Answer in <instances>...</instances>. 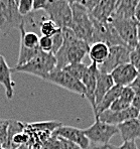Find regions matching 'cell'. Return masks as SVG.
Returning <instances> with one entry per match:
<instances>
[{"instance_id": "1", "label": "cell", "mask_w": 140, "mask_h": 149, "mask_svg": "<svg viewBox=\"0 0 140 149\" xmlns=\"http://www.w3.org/2000/svg\"><path fill=\"white\" fill-rule=\"evenodd\" d=\"M56 68V56L52 52H45L41 50L36 56L22 65H15L11 69L12 73H22L45 80L49 74L54 71Z\"/></svg>"}, {"instance_id": "2", "label": "cell", "mask_w": 140, "mask_h": 149, "mask_svg": "<svg viewBox=\"0 0 140 149\" xmlns=\"http://www.w3.org/2000/svg\"><path fill=\"white\" fill-rule=\"evenodd\" d=\"M72 23L70 28L73 29L77 37L92 45L94 36V25L90 12L84 6L78 3H72Z\"/></svg>"}, {"instance_id": "3", "label": "cell", "mask_w": 140, "mask_h": 149, "mask_svg": "<svg viewBox=\"0 0 140 149\" xmlns=\"http://www.w3.org/2000/svg\"><path fill=\"white\" fill-rule=\"evenodd\" d=\"M25 24V17L18 11L14 0H1L0 2V29L6 36L14 28H20Z\"/></svg>"}, {"instance_id": "4", "label": "cell", "mask_w": 140, "mask_h": 149, "mask_svg": "<svg viewBox=\"0 0 140 149\" xmlns=\"http://www.w3.org/2000/svg\"><path fill=\"white\" fill-rule=\"evenodd\" d=\"M110 22L119 34L120 38L123 40L127 47L134 49L138 45L137 38V21L134 18H124V17L112 15Z\"/></svg>"}, {"instance_id": "5", "label": "cell", "mask_w": 140, "mask_h": 149, "mask_svg": "<svg viewBox=\"0 0 140 149\" xmlns=\"http://www.w3.org/2000/svg\"><path fill=\"white\" fill-rule=\"evenodd\" d=\"M51 20L54 21L60 28L70 27L72 23L71 3L64 0H49L47 5L43 10Z\"/></svg>"}, {"instance_id": "6", "label": "cell", "mask_w": 140, "mask_h": 149, "mask_svg": "<svg viewBox=\"0 0 140 149\" xmlns=\"http://www.w3.org/2000/svg\"><path fill=\"white\" fill-rule=\"evenodd\" d=\"M94 25V36L92 45L95 42H104L109 47L114 45H126L120 38L114 26L110 22V20L99 21L92 17Z\"/></svg>"}, {"instance_id": "7", "label": "cell", "mask_w": 140, "mask_h": 149, "mask_svg": "<svg viewBox=\"0 0 140 149\" xmlns=\"http://www.w3.org/2000/svg\"><path fill=\"white\" fill-rule=\"evenodd\" d=\"M43 81L49 82L51 84L56 85V86L65 89L70 92H73L78 95H81L85 97L86 95V90L83 85V83L80 80L76 79L72 74H70L64 69L62 70H54L51 74L47 76V78Z\"/></svg>"}, {"instance_id": "8", "label": "cell", "mask_w": 140, "mask_h": 149, "mask_svg": "<svg viewBox=\"0 0 140 149\" xmlns=\"http://www.w3.org/2000/svg\"><path fill=\"white\" fill-rule=\"evenodd\" d=\"M90 141L95 144H108L111 138L119 133L116 125L107 124L96 119L93 125L84 130Z\"/></svg>"}, {"instance_id": "9", "label": "cell", "mask_w": 140, "mask_h": 149, "mask_svg": "<svg viewBox=\"0 0 140 149\" xmlns=\"http://www.w3.org/2000/svg\"><path fill=\"white\" fill-rule=\"evenodd\" d=\"M131 49L127 45H114L109 49V56L102 65H98L100 72L110 74L117 67L130 63Z\"/></svg>"}, {"instance_id": "10", "label": "cell", "mask_w": 140, "mask_h": 149, "mask_svg": "<svg viewBox=\"0 0 140 149\" xmlns=\"http://www.w3.org/2000/svg\"><path fill=\"white\" fill-rule=\"evenodd\" d=\"M52 135L74 142V143L78 144V145L80 146V147H82L83 149L89 148L90 140L88 139V137L86 136L84 130H82V129H79V128L72 127V126H65V125H62V126L59 127L56 130H54Z\"/></svg>"}, {"instance_id": "11", "label": "cell", "mask_w": 140, "mask_h": 149, "mask_svg": "<svg viewBox=\"0 0 140 149\" xmlns=\"http://www.w3.org/2000/svg\"><path fill=\"white\" fill-rule=\"evenodd\" d=\"M139 115V112L132 106L128 108L127 110L124 111H112V110H106L102 113H100L95 119H99L100 121L104 122L107 124L111 125H119L125 121H128L130 119L137 118Z\"/></svg>"}, {"instance_id": "12", "label": "cell", "mask_w": 140, "mask_h": 149, "mask_svg": "<svg viewBox=\"0 0 140 149\" xmlns=\"http://www.w3.org/2000/svg\"><path fill=\"white\" fill-rule=\"evenodd\" d=\"M138 74L137 70L130 63L119 65L110 73L114 84L123 88L131 86Z\"/></svg>"}, {"instance_id": "13", "label": "cell", "mask_w": 140, "mask_h": 149, "mask_svg": "<svg viewBox=\"0 0 140 149\" xmlns=\"http://www.w3.org/2000/svg\"><path fill=\"white\" fill-rule=\"evenodd\" d=\"M99 73L98 65L94 63H91V65H88L86 70L84 77L82 79V83L86 90V95L85 98L90 102L93 109V112L96 109L95 105V90H96V84H97V76Z\"/></svg>"}, {"instance_id": "14", "label": "cell", "mask_w": 140, "mask_h": 149, "mask_svg": "<svg viewBox=\"0 0 140 149\" xmlns=\"http://www.w3.org/2000/svg\"><path fill=\"white\" fill-rule=\"evenodd\" d=\"M118 0H100L95 8L90 12L94 19L99 21H106L112 17L115 12Z\"/></svg>"}, {"instance_id": "15", "label": "cell", "mask_w": 140, "mask_h": 149, "mask_svg": "<svg viewBox=\"0 0 140 149\" xmlns=\"http://www.w3.org/2000/svg\"><path fill=\"white\" fill-rule=\"evenodd\" d=\"M117 128L123 139V142L135 141V139L140 138V121L138 118L130 119L117 125Z\"/></svg>"}, {"instance_id": "16", "label": "cell", "mask_w": 140, "mask_h": 149, "mask_svg": "<svg viewBox=\"0 0 140 149\" xmlns=\"http://www.w3.org/2000/svg\"><path fill=\"white\" fill-rule=\"evenodd\" d=\"M0 84L5 90L7 99H12L14 94V85L11 79V68L8 65L3 56L0 54Z\"/></svg>"}, {"instance_id": "17", "label": "cell", "mask_w": 140, "mask_h": 149, "mask_svg": "<svg viewBox=\"0 0 140 149\" xmlns=\"http://www.w3.org/2000/svg\"><path fill=\"white\" fill-rule=\"evenodd\" d=\"M114 82L110 74H105L99 71L97 76V84L95 90V105L99 104L104 98V96L109 92V90L114 86ZM96 110V109H95ZM95 112V111H94Z\"/></svg>"}, {"instance_id": "18", "label": "cell", "mask_w": 140, "mask_h": 149, "mask_svg": "<svg viewBox=\"0 0 140 149\" xmlns=\"http://www.w3.org/2000/svg\"><path fill=\"white\" fill-rule=\"evenodd\" d=\"M122 90H123V87L117 86V85H114V86L109 90L108 93L104 96L102 101L97 105V107H96V110L94 112L95 117H97L100 113L108 110V109L110 108L111 105H112L113 103L119 98V96L121 95Z\"/></svg>"}, {"instance_id": "19", "label": "cell", "mask_w": 140, "mask_h": 149, "mask_svg": "<svg viewBox=\"0 0 140 149\" xmlns=\"http://www.w3.org/2000/svg\"><path fill=\"white\" fill-rule=\"evenodd\" d=\"M134 89L132 87H124L121 92V95L119 96L117 100L111 105L109 110L112 111H124L127 110L131 107L133 98H134Z\"/></svg>"}, {"instance_id": "20", "label": "cell", "mask_w": 140, "mask_h": 149, "mask_svg": "<svg viewBox=\"0 0 140 149\" xmlns=\"http://www.w3.org/2000/svg\"><path fill=\"white\" fill-rule=\"evenodd\" d=\"M109 49L110 47L104 42H95L91 45L88 54L91 62L96 63L97 65H102L108 58Z\"/></svg>"}, {"instance_id": "21", "label": "cell", "mask_w": 140, "mask_h": 149, "mask_svg": "<svg viewBox=\"0 0 140 149\" xmlns=\"http://www.w3.org/2000/svg\"><path fill=\"white\" fill-rule=\"evenodd\" d=\"M138 1L139 0H118L113 15L124 18H134L135 8Z\"/></svg>"}, {"instance_id": "22", "label": "cell", "mask_w": 140, "mask_h": 149, "mask_svg": "<svg viewBox=\"0 0 140 149\" xmlns=\"http://www.w3.org/2000/svg\"><path fill=\"white\" fill-rule=\"evenodd\" d=\"M20 45L27 49H38L39 47V37L36 32L26 31L24 25L20 26Z\"/></svg>"}, {"instance_id": "23", "label": "cell", "mask_w": 140, "mask_h": 149, "mask_svg": "<svg viewBox=\"0 0 140 149\" xmlns=\"http://www.w3.org/2000/svg\"><path fill=\"white\" fill-rule=\"evenodd\" d=\"M41 52V49L38 47V49H27V47L20 45L19 49V56H18V61H17L16 65H22L24 63H28L30 60L36 56L39 52Z\"/></svg>"}, {"instance_id": "24", "label": "cell", "mask_w": 140, "mask_h": 149, "mask_svg": "<svg viewBox=\"0 0 140 149\" xmlns=\"http://www.w3.org/2000/svg\"><path fill=\"white\" fill-rule=\"evenodd\" d=\"M28 127L34 130H39L43 131V132H49V133H54V130L62 126L61 122L56 121H45V122H36V123H29L27 124Z\"/></svg>"}, {"instance_id": "25", "label": "cell", "mask_w": 140, "mask_h": 149, "mask_svg": "<svg viewBox=\"0 0 140 149\" xmlns=\"http://www.w3.org/2000/svg\"><path fill=\"white\" fill-rule=\"evenodd\" d=\"M87 68H88V65H85V63H70V65H68L67 67L64 68V70L82 82V79L84 77L85 73H86Z\"/></svg>"}, {"instance_id": "26", "label": "cell", "mask_w": 140, "mask_h": 149, "mask_svg": "<svg viewBox=\"0 0 140 149\" xmlns=\"http://www.w3.org/2000/svg\"><path fill=\"white\" fill-rule=\"evenodd\" d=\"M61 28L49 18L45 19V20H42L40 23V33L42 34V36L52 37Z\"/></svg>"}, {"instance_id": "27", "label": "cell", "mask_w": 140, "mask_h": 149, "mask_svg": "<svg viewBox=\"0 0 140 149\" xmlns=\"http://www.w3.org/2000/svg\"><path fill=\"white\" fill-rule=\"evenodd\" d=\"M10 120L0 118V149H8L7 137Z\"/></svg>"}, {"instance_id": "28", "label": "cell", "mask_w": 140, "mask_h": 149, "mask_svg": "<svg viewBox=\"0 0 140 149\" xmlns=\"http://www.w3.org/2000/svg\"><path fill=\"white\" fill-rule=\"evenodd\" d=\"M29 140H30V137L27 132L23 131V132L17 133V134H15L14 136L11 138V140H10V148L15 149L21 145L28 144Z\"/></svg>"}, {"instance_id": "29", "label": "cell", "mask_w": 140, "mask_h": 149, "mask_svg": "<svg viewBox=\"0 0 140 149\" xmlns=\"http://www.w3.org/2000/svg\"><path fill=\"white\" fill-rule=\"evenodd\" d=\"M17 7L20 14L26 17L33 11V0H19Z\"/></svg>"}, {"instance_id": "30", "label": "cell", "mask_w": 140, "mask_h": 149, "mask_svg": "<svg viewBox=\"0 0 140 149\" xmlns=\"http://www.w3.org/2000/svg\"><path fill=\"white\" fill-rule=\"evenodd\" d=\"M39 149H62L61 139L59 137L52 135L49 139L45 140V141L41 144Z\"/></svg>"}, {"instance_id": "31", "label": "cell", "mask_w": 140, "mask_h": 149, "mask_svg": "<svg viewBox=\"0 0 140 149\" xmlns=\"http://www.w3.org/2000/svg\"><path fill=\"white\" fill-rule=\"evenodd\" d=\"M130 63L137 70L140 74V43L131 49L130 52Z\"/></svg>"}, {"instance_id": "32", "label": "cell", "mask_w": 140, "mask_h": 149, "mask_svg": "<svg viewBox=\"0 0 140 149\" xmlns=\"http://www.w3.org/2000/svg\"><path fill=\"white\" fill-rule=\"evenodd\" d=\"M52 54L54 56V54L60 50L61 47H63V45H64V37H63V34H62V30L60 29L54 36H52Z\"/></svg>"}, {"instance_id": "33", "label": "cell", "mask_w": 140, "mask_h": 149, "mask_svg": "<svg viewBox=\"0 0 140 149\" xmlns=\"http://www.w3.org/2000/svg\"><path fill=\"white\" fill-rule=\"evenodd\" d=\"M39 49L45 52H52V39L49 36L39 37Z\"/></svg>"}, {"instance_id": "34", "label": "cell", "mask_w": 140, "mask_h": 149, "mask_svg": "<svg viewBox=\"0 0 140 149\" xmlns=\"http://www.w3.org/2000/svg\"><path fill=\"white\" fill-rule=\"evenodd\" d=\"M100 0H74V3H78L80 5L84 6L89 12H91L97 6Z\"/></svg>"}, {"instance_id": "35", "label": "cell", "mask_w": 140, "mask_h": 149, "mask_svg": "<svg viewBox=\"0 0 140 149\" xmlns=\"http://www.w3.org/2000/svg\"><path fill=\"white\" fill-rule=\"evenodd\" d=\"M60 139H61V143H62V149H83L78 144L74 143V142L69 141V140L64 139V138H60Z\"/></svg>"}, {"instance_id": "36", "label": "cell", "mask_w": 140, "mask_h": 149, "mask_svg": "<svg viewBox=\"0 0 140 149\" xmlns=\"http://www.w3.org/2000/svg\"><path fill=\"white\" fill-rule=\"evenodd\" d=\"M134 98H133L132 104L131 106L133 108H135L137 111L140 113V90L139 89H134Z\"/></svg>"}, {"instance_id": "37", "label": "cell", "mask_w": 140, "mask_h": 149, "mask_svg": "<svg viewBox=\"0 0 140 149\" xmlns=\"http://www.w3.org/2000/svg\"><path fill=\"white\" fill-rule=\"evenodd\" d=\"M49 0H33V11L45 10Z\"/></svg>"}, {"instance_id": "38", "label": "cell", "mask_w": 140, "mask_h": 149, "mask_svg": "<svg viewBox=\"0 0 140 149\" xmlns=\"http://www.w3.org/2000/svg\"><path fill=\"white\" fill-rule=\"evenodd\" d=\"M118 149H138L137 148V144L135 141H125L123 142L120 147H118Z\"/></svg>"}, {"instance_id": "39", "label": "cell", "mask_w": 140, "mask_h": 149, "mask_svg": "<svg viewBox=\"0 0 140 149\" xmlns=\"http://www.w3.org/2000/svg\"><path fill=\"white\" fill-rule=\"evenodd\" d=\"M90 149H118V147L108 143V144H97V145H94L93 147Z\"/></svg>"}, {"instance_id": "40", "label": "cell", "mask_w": 140, "mask_h": 149, "mask_svg": "<svg viewBox=\"0 0 140 149\" xmlns=\"http://www.w3.org/2000/svg\"><path fill=\"white\" fill-rule=\"evenodd\" d=\"M134 18L135 20L137 21L138 23H140V0L137 3V6L135 8V12H134Z\"/></svg>"}, {"instance_id": "41", "label": "cell", "mask_w": 140, "mask_h": 149, "mask_svg": "<svg viewBox=\"0 0 140 149\" xmlns=\"http://www.w3.org/2000/svg\"><path fill=\"white\" fill-rule=\"evenodd\" d=\"M133 89H139L140 90V74H138V76H137V78L134 80V82L131 84V86Z\"/></svg>"}, {"instance_id": "42", "label": "cell", "mask_w": 140, "mask_h": 149, "mask_svg": "<svg viewBox=\"0 0 140 149\" xmlns=\"http://www.w3.org/2000/svg\"><path fill=\"white\" fill-rule=\"evenodd\" d=\"M137 38H138V42L140 43V23H137Z\"/></svg>"}, {"instance_id": "43", "label": "cell", "mask_w": 140, "mask_h": 149, "mask_svg": "<svg viewBox=\"0 0 140 149\" xmlns=\"http://www.w3.org/2000/svg\"><path fill=\"white\" fill-rule=\"evenodd\" d=\"M15 149H32V148L30 147L28 144H25V145H21V146H19V147H17Z\"/></svg>"}, {"instance_id": "44", "label": "cell", "mask_w": 140, "mask_h": 149, "mask_svg": "<svg viewBox=\"0 0 140 149\" xmlns=\"http://www.w3.org/2000/svg\"><path fill=\"white\" fill-rule=\"evenodd\" d=\"M64 1H68V2H69V3H74V0H64Z\"/></svg>"}, {"instance_id": "45", "label": "cell", "mask_w": 140, "mask_h": 149, "mask_svg": "<svg viewBox=\"0 0 140 149\" xmlns=\"http://www.w3.org/2000/svg\"><path fill=\"white\" fill-rule=\"evenodd\" d=\"M137 118H138V120L140 121V113H139V115H138V117H137Z\"/></svg>"}, {"instance_id": "46", "label": "cell", "mask_w": 140, "mask_h": 149, "mask_svg": "<svg viewBox=\"0 0 140 149\" xmlns=\"http://www.w3.org/2000/svg\"><path fill=\"white\" fill-rule=\"evenodd\" d=\"M14 1L16 2V3H18V1H19V0H14Z\"/></svg>"}, {"instance_id": "47", "label": "cell", "mask_w": 140, "mask_h": 149, "mask_svg": "<svg viewBox=\"0 0 140 149\" xmlns=\"http://www.w3.org/2000/svg\"><path fill=\"white\" fill-rule=\"evenodd\" d=\"M1 34H2V32H1V29H0V37H1Z\"/></svg>"}, {"instance_id": "48", "label": "cell", "mask_w": 140, "mask_h": 149, "mask_svg": "<svg viewBox=\"0 0 140 149\" xmlns=\"http://www.w3.org/2000/svg\"><path fill=\"white\" fill-rule=\"evenodd\" d=\"M0 2H1V0H0Z\"/></svg>"}]
</instances>
